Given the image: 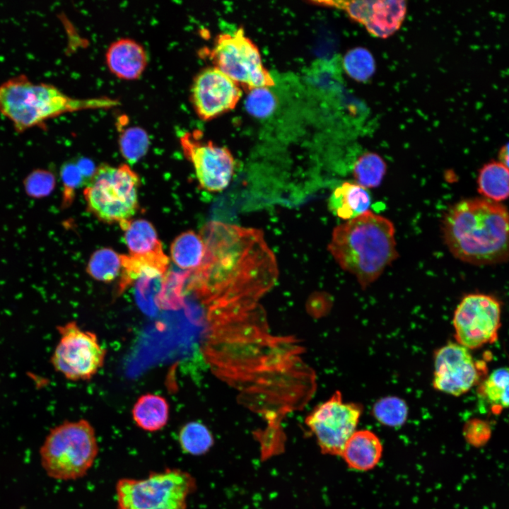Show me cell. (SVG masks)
Instances as JSON below:
<instances>
[{"mask_svg": "<svg viewBox=\"0 0 509 509\" xmlns=\"http://www.w3.org/2000/svg\"><path fill=\"white\" fill-rule=\"evenodd\" d=\"M107 66L112 74L124 80L139 78L148 64V54L137 41L124 37L112 42L105 53Z\"/></svg>", "mask_w": 509, "mask_h": 509, "instance_id": "16", "label": "cell"}, {"mask_svg": "<svg viewBox=\"0 0 509 509\" xmlns=\"http://www.w3.org/2000/svg\"><path fill=\"white\" fill-rule=\"evenodd\" d=\"M199 235L205 254L188 285L199 296L219 303L247 300L276 281V260L260 230L210 221Z\"/></svg>", "mask_w": 509, "mask_h": 509, "instance_id": "1", "label": "cell"}, {"mask_svg": "<svg viewBox=\"0 0 509 509\" xmlns=\"http://www.w3.org/2000/svg\"><path fill=\"white\" fill-rule=\"evenodd\" d=\"M75 163L83 178L85 186H88L93 180L97 168L90 159L84 157L78 158Z\"/></svg>", "mask_w": 509, "mask_h": 509, "instance_id": "35", "label": "cell"}, {"mask_svg": "<svg viewBox=\"0 0 509 509\" xmlns=\"http://www.w3.org/2000/svg\"><path fill=\"white\" fill-rule=\"evenodd\" d=\"M501 308L493 296L466 295L457 306L453 327L457 343L468 349L494 342L501 326Z\"/></svg>", "mask_w": 509, "mask_h": 509, "instance_id": "11", "label": "cell"}, {"mask_svg": "<svg viewBox=\"0 0 509 509\" xmlns=\"http://www.w3.org/2000/svg\"><path fill=\"white\" fill-rule=\"evenodd\" d=\"M476 185L481 197L501 203L509 198V168L499 160H491L479 169Z\"/></svg>", "mask_w": 509, "mask_h": 509, "instance_id": "21", "label": "cell"}, {"mask_svg": "<svg viewBox=\"0 0 509 509\" xmlns=\"http://www.w3.org/2000/svg\"><path fill=\"white\" fill-rule=\"evenodd\" d=\"M361 414L360 404L344 402L341 392L337 391L328 400L318 404L305 422L322 453L341 456L346 443L356 431Z\"/></svg>", "mask_w": 509, "mask_h": 509, "instance_id": "10", "label": "cell"}, {"mask_svg": "<svg viewBox=\"0 0 509 509\" xmlns=\"http://www.w3.org/2000/svg\"><path fill=\"white\" fill-rule=\"evenodd\" d=\"M205 52L214 67L248 91L274 85L263 65L258 47L242 28L217 35L213 47Z\"/></svg>", "mask_w": 509, "mask_h": 509, "instance_id": "8", "label": "cell"}, {"mask_svg": "<svg viewBox=\"0 0 509 509\" xmlns=\"http://www.w3.org/2000/svg\"><path fill=\"white\" fill-rule=\"evenodd\" d=\"M180 144L184 154L193 165L201 188L218 192L228 187L234 172L235 160L226 147L203 139L199 130L182 134Z\"/></svg>", "mask_w": 509, "mask_h": 509, "instance_id": "12", "label": "cell"}, {"mask_svg": "<svg viewBox=\"0 0 509 509\" xmlns=\"http://www.w3.org/2000/svg\"><path fill=\"white\" fill-rule=\"evenodd\" d=\"M60 175L63 185L62 206L66 209L73 203L76 189L85 186V183L74 161H68L62 165Z\"/></svg>", "mask_w": 509, "mask_h": 509, "instance_id": "34", "label": "cell"}, {"mask_svg": "<svg viewBox=\"0 0 509 509\" xmlns=\"http://www.w3.org/2000/svg\"><path fill=\"white\" fill-rule=\"evenodd\" d=\"M205 254L204 242L199 235L187 230L177 236L170 246L173 262L180 268L194 271L201 264Z\"/></svg>", "mask_w": 509, "mask_h": 509, "instance_id": "22", "label": "cell"}, {"mask_svg": "<svg viewBox=\"0 0 509 509\" xmlns=\"http://www.w3.org/2000/svg\"><path fill=\"white\" fill-rule=\"evenodd\" d=\"M370 197L358 184L344 182L336 188L328 201L329 209L338 217L349 221L368 211Z\"/></svg>", "mask_w": 509, "mask_h": 509, "instance_id": "18", "label": "cell"}, {"mask_svg": "<svg viewBox=\"0 0 509 509\" xmlns=\"http://www.w3.org/2000/svg\"><path fill=\"white\" fill-rule=\"evenodd\" d=\"M130 255L146 256L163 252V245L151 223L144 219L128 220L119 223Z\"/></svg>", "mask_w": 509, "mask_h": 509, "instance_id": "19", "label": "cell"}, {"mask_svg": "<svg viewBox=\"0 0 509 509\" xmlns=\"http://www.w3.org/2000/svg\"><path fill=\"white\" fill-rule=\"evenodd\" d=\"M119 100L107 97L78 99L56 86L33 83L26 76L11 78L0 85V112L18 132L42 124L48 119L77 110L110 108Z\"/></svg>", "mask_w": 509, "mask_h": 509, "instance_id": "4", "label": "cell"}, {"mask_svg": "<svg viewBox=\"0 0 509 509\" xmlns=\"http://www.w3.org/2000/svg\"><path fill=\"white\" fill-rule=\"evenodd\" d=\"M118 143L122 156L130 164H134L146 154L150 141L146 131L135 126L122 129L119 135Z\"/></svg>", "mask_w": 509, "mask_h": 509, "instance_id": "28", "label": "cell"}, {"mask_svg": "<svg viewBox=\"0 0 509 509\" xmlns=\"http://www.w3.org/2000/svg\"><path fill=\"white\" fill-rule=\"evenodd\" d=\"M131 414L139 428L147 432H156L163 429L168 421L169 404L164 397L147 393L136 400Z\"/></svg>", "mask_w": 509, "mask_h": 509, "instance_id": "20", "label": "cell"}, {"mask_svg": "<svg viewBox=\"0 0 509 509\" xmlns=\"http://www.w3.org/2000/svg\"><path fill=\"white\" fill-rule=\"evenodd\" d=\"M56 185L54 174L48 170L36 169L30 172L23 180L27 195L33 199L49 196Z\"/></svg>", "mask_w": 509, "mask_h": 509, "instance_id": "33", "label": "cell"}, {"mask_svg": "<svg viewBox=\"0 0 509 509\" xmlns=\"http://www.w3.org/2000/svg\"><path fill=\"white\" fill-rule=\"evenodd\" d=\"M178 442L181 450L191 455H201L208 452L214 444L213 434L199 421L185 424L179 431Z\"/></svg>", "mask_w": 509, "mask_h": 509, "instance_id": "23", "label": "cell"}, {"mask_svg": "<svg viewBox=\"0 0 509 509\" xmlns=\"http://www.w3.org/2000/svg\"><path fill=\"white\" fill-rule=\"evenodd\" d=\"M442 230L450 252L464 262L483 266L509 259V211L501 203L461 200L447 210Z\"/></svg>", "mask_w": 509, "mask_h": 509, "instance_id": "2", "label": "cell"}, {"mask_svg": "<svg viewBox=\"0 0 509 509\" xmlns=\"http://www.w3.org/2000/svg\"><path fill=\"white\" fill-rule=\"evenodd\" d=\"M386 168L381 156L376 153L367 152L355 163L353 174L358 185L364 188L376 187L382 181Z\"/></svg>", "mask_w": 509, "mask_h": 509, "instance_id": "27", "label": "cell"}, {"mask_svg": "<svg viewBox=\"0 0 509 509\" xmlns=\"http://www.w3.org/2000/svg\"><path fill=\"white\" fill-rule=\"evenodd\" d=\"M164 276V274L156 269H148L143 271L136 280L135 296L143 311L151 314L156 311Z\"/></svg>", "mask_w": 509, "mask_h": 509, "instance_id": "26", "label": "cell"}, {"mask_svg": "<svg viewBox=\"0 0 509 509\" xmlns=\"http://www.w3.org/2000/svg\"><path fill=\"white\" fill-rule=\"evenodd\" d=\"M245 105L251 115L263 119L274 112L277 99L268 87H259L249 90Z\"/></svg>", "mask_w": 509, "mask_h": 509, "instance_id": "32", "label": "cell"}, {"mask_svg": "<svg viewBox=\"0 0 509 509\" xmlns=\"http://www.w3.org/2000/svg\"><path fill=\"white\" fill-rule=\"evenodd\" d=\"M242 95L240 86L217 68L202 69L190 90L192 106L203 120H210L233 110Z\"/></svg>", "mask_w": 509, "mask_h": 509, "instance_id": "13", "label": "cell"}, {"mask_svg": "<svg viewBox=\"0 0 509 509\" xmlns=\"http://www.w3.org/2000/svg\"><path fill=\"white\" fill-rule=\"evenodd\" d=\"M139 175L126 164H101L84 189L88 209L100 221L121 223L130 220L139 207Z\"/></svg>", "mask_w": 509, "mask_h": 509, "instance_id": "7", "label": "cell"}, {"mask_svg": "<svg viewBox=\"0 0 509 509\" xmlns=\"http://www.w3.org/2000/svg\"><path fill=\"white\" fill-rule=\"evenodd\" d=\"M479 392L493 409L509 407V367L494 370L480 386Z\"/></svg>", "mask_w": 509, "mask_h": 509, "instance_id": "24", "label": "cell"}, {"mask_svg": "<svg viewBox=\"0 0 509 509\" xmlns=\"http://www.w3.org/2000/svg\"><path fill=\"white\" fill-rule=\"evenodd\" d=\"M59 341L52 353L54 369L66 378L90 380L103 366L106 351L96 334L81 329L75 322L58 327Z\"/></svg>", "mask_w": 509, "mask_h": 509, "instance_id": "9", "label": "cell"}, {"mask_svg": "<svg viewBox=\"0 0 509 509\" xmlns=\"http://www.w3.org/2000/svg\"><path fill=\"white\" fill-rule=\"evenodd\" d=\"M343 66L351 78L358 82H365L375 73V62L369 50L357 47L351 49L345 54Z\"/></svg>", "mask_w": 509, "mask_h": 509, "instance_id": "29", "label": "cell"}, {"mask_svg": "<svg viewBox=\"0 0 509 509\" xmlns=\"http://www.w3.org/2000/svg\"><path fill=\"white\" fill-rule=\"evenodd\" d=\"M197 481L177 468L151 472L144 479L121 478L115 485L117 509H187Z\"/></svg>", "mask_w": 509, "mask_h": 509, "instance_id": "6", "label": "cell"}, {"mask_svg": "<svg viewBox=\"0 0 509 509\" xmlns=\"http://www.w3.org/2000/svg\"><path fill=\"white\" fill-rule=\"evenodd\" d=\"M373 414L381 424L399 427L406 421L408 407L406 402L397 397H385L375 403Z\"/></svg>", "mask_w": 509, "mask_h": 509, "instance_id": "30", "label": "cell"}, {"mask_svg": "<svg viewBox=\"0 0 509 509\" xmlns=\"http://www.w3.org/2000/svg\"><path fill=\"white\" fill-rule=\"evenodd\" d=\"M498 157L499 161L509 168V144L501 148Z\"/></svg>", "mask_w": 509, "mask_h": 509, "instance_id": "36", "label": "cell"}, {"mask_svg": "<svg viewBox=\"0 0 509 509\" xmlns=\"http://www.w3.org/2000/svg\"><path fill=\"white\" fill-rule=\"evenodd\" d=\"M86 271L97 281L110 283L122 271L121 255L110 248L99 249L91 255Z\"/></svg>", "mask_w": 509, "mask_h": 509, "instance_id": "25", "label": "cell"}, {"mask_svg": "<svg viewBox=\"0 0 509 509\" xmlns=\"http://www.w3.org/2000/svg\"><path fill=\"white\" fill-rule=\"evenodd\" d=\"M479 368L468 349L449 343L435 353L433 385L442 392L460 396L479 382Z\"/></svg>", "mask_w": 509, "mask_h": 509, "instance_id": "14", "label": "cell"}, {"mask_svg": "<svg viewBox=\"0 0 509 509\" xmlns=\"http://www.w3.org/2000/svg\"><path fill=\"white\" fill-rule=\"evenodd\" d=\"M382 454L380 438L369 430L356 431L346 443L341 457L351 469L366 472L379 463Z\"/></svg>", "mask_w": 509, "mask_h": 509, "instance_id": "17", "label": "cell"}, {"mask_svg": "<svg viewBox=\"0 0 509 509\" xmlns=\"http://www.w3.org/2000/svg\"><path fill=\"white\" fill-rule=\"evenodd\" d=\"M192 271L170 270L164 276L158 295V305L165 308H176L183 302L182 291Z\"/></svg>", "mask_w": 509, "mask_h": 509, "instance_id": "31", "label": "cell"}, {"mask_svg": "<svg viewBox=\"0 0 509 509\" xmlns=\"http://www.w3.org/2000/svg\"><path fill=\"white\" fill-rule=\"evenodd\" d=\"M327 6L343 10L369 34L379 38H387L397 31L406 13V2L397 0L329 1Z\"/></svg>", "mask_w": 509, "mask_h": 509, "instance_id": "15", "label": "cell"}, {"mask_svg": "<svg viewBox=\"0 0 509 509\" xmlns=\"http://www.w3.org/2000/svg\"><path fill=\"white\" fill-rule=\"evenodd\" d=\"M98 453L95 429L86 419L66 421L50 429L39 451L45 473L59 481L85 476Z\"/></svg>", "mask_w": 509, "mask_h": 509, "instance_id": "5", "label": "cell"}, {"mask_svg": "<svg viewBox=\"0 0 509 509\" xmlns=\"http://www.w3.org/2000/svg\"><path fill=\"white\" fill-rule=\"evenodd\" d=\"M394 232L389 219L367 211L334 228L328 250L365 288L398 257Z\"/></svg>", "mask_w": 509, "mask_h": 509, "instance_id": "3", "label": "cell"}]
</instances>
